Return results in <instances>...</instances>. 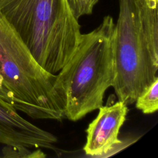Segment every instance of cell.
<instances>
[{
	"label": "cell",
	"mask_w": 158,
	"mask_h": 158,
	"mask_svg": "<svg viewBox=\"0 0 158 158\" xmlns=\"http://www.w3.org/2000/svg\"><path fill=\"white\" fill-rule=\"evenodd\" d=\"M5 157H44L46 155L40 149L31 151L29 148L6 146L2 151Z\"/></svg>",
	"instance_id": "cell-10"
},
{
	"label": "cell",
	"mask_w": 158,
	"mask_h": 158,
	"mask_svg": "<svg viewBox=\"0 0 158 158\" xmlns=\"http://www.w3.org/2000/svg\"><path fill=\"white\" fill-rule=\"evenodd\" d=\"M0 98L13 106V100L9 93L0 86ZM14 107V106H13Z\"/></svg>",
	"instance_id": "cell-11"
},
{
	"label": "cell",
	"mask_w": 158,
	"mask_h": 158,
	"mask_svg": "<svg viewBox=\"0 0 158 158\" xmlns=\"http://www.w3.org/2000/svg\"><path fill=\"white\" fill-rule=\"evenodd\" d=\"M141 30L158 57V0H136Z\"/></svg>",
	"instance_id": "cell-7"
},
{
	"label": "cell",
	"mask_w": 158,
	"mask_h": 158,
	"mask_svg": "<svg viewBox=\"0 0 158 158\" xmlns=\"http://www.w3.org/2000/svg\"><path fill=\"white\" fill-rule=\"evenodd\" d=\"M0 11L50 73L62 69L80 43L81 27L67 0H0Z\"/></svg>",
	"instance_id": "cell-2"
},
{
	"label": "cell",
	"mask_w": 158,
	"mask_h": 158,
	"mask_svg": "<svg viewBox=\"0 0 158 158\" xmlns=\"http://www.w3.org/2000/svg\"><path fill=\"white\" fill-rule=\"evenodd\" d=\"M55 77L40 66L0 11V86L10 94L14 107L32 118L62 120Z\"/></svg>",
	"instance_id": "cell-3"
},
{
	"label": "cell",
	"mask_w": 158,
	"mask_h": 158,
	"mask_svg": "<svg viewBox=\"0 0 158 158\" xmlns=\"http://www.w3.org/2000/svg\"><path fill=\"white\" fill-rule=\"evenodd\" d=\"M57 142L53 134L21 117L12 105L0 98V143L27 148L54 149Z\"/></svg>",
	"instance_id": "cell-6"
},
{
	"label": "cell",
	"mask_w": 158,
	"mask_h": 158,
	"mask_svg": "<svg viewBox=\"0 0 158 158\" xmlns=\"http://www.w3.org/2000/svg\"><path fill=\"white\" fill-rule=\"evenodd\" d=\"M114 30L112 17L105 16L97 28L81 34L73 55L56 74L54 88L69 120L76 122L99 109L106 90L114 84Z\"/></svg>",
	"instance_id": "cell-1"
},
{
	"label": "cell",
	"mask_w": 158,
	"mask_h": 158,
	"mask_svg": "<svg viewBox=\"0 0 158 158\" xmlns=\"http://www.w3.org/2000/svg\"><path fill=\"white\" fill-rule=\"evenodd\" d=\"M74 17L78 20L81 16L92 13L99 0H67Z\"/></svg>",
	"instance_id": "cell-9"
},
{
	"label": "cell",
	"mask_w": 158,
	"mask_h": 158,
	"mask_svg": "<svg viewBox=\"0 0 158 158\" xmlns=\"http://www.w3.org/2000/svg\"><path fill=\"white\" fill-rule=\"evenodd\" d=\"M128 109L122 101L99 109L96 117L88 125L85 131L86 141L83 151L88 156L108 157L122 149L123 144L133 141L119 139L120 130L123 125Z\"/></svg>",
	"instance_id": "cell-5"
},
{
	"label": "cell",
	"mask_w": 158,
	"mask_h": 158,
	"mask_svg": "<svg viewBox=\"0 0 158 158\" xmlns=\"http://www.w3.org/2000/svg\"><path fill=\"white\" fill-rule=\"evenodd\" d=\"M135 102L136 107L145 114L156 112L158 109V79L139 95Z\"/></svg>",
	"instance_id": "cell-8"
},
{
	"label": "cell",
	"mask_w": 158,
	"mask_h": 158,
	"mask_svg": "<svg viewBox=\"0 0 158 158\" xmlns=\"http://www.w3.org/2000/svg\"><path fill=\"white\" fill-rule=\"evenodd\" d=\"M114 49L116 75L112 87L118 101L128 106L158 79V57L141 30L136 0H119Z\"/></svg>",
	"instance_id": "cell-4"
}]
</instances>
